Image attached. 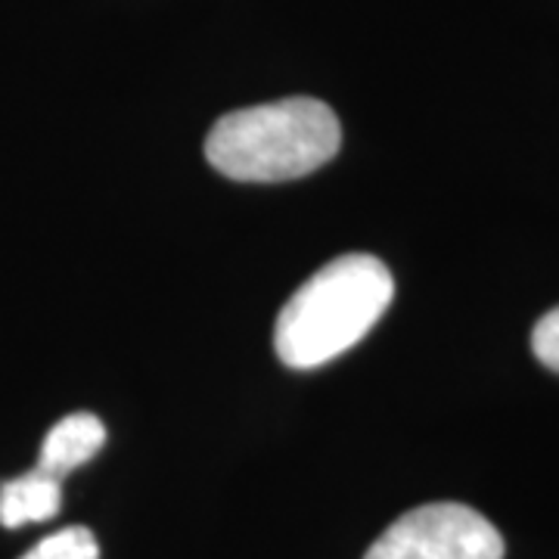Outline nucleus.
<instances>
[{
    "label": "nucleus",
    "mask_w": 559,
    "mask_h": 559,
    "mask_svg": "<svg viewBox=\"0 0 559 559\" xmlns=\"http://www.w3.org/2000/svg\"><path fill=\"white\" fill-rule=\"evenodd\" d=\"M392 296V271L377 255L333 259L280 308L277 358L293 370H314L336 360L380 323Z\"/></svg>",
    "instance_id": "nucleus-1"
},
{
    "label": "nucleus",
    "mask_w": 559,
    "mask_h": 559,
    "mask_svg": "<svg viewBox=\"0 0 559 559\" xmlns=\"http://www.w3.org/2000/svg\"><path fill=\"white\" fill-rule=\"evenodd\" d=\"M340 143V119L326 103L289 97L221 116L205 138V159L230 180L280 183L323 168Z\"/></svg>",
    "instance_id": "nucleus-2"
},
{
    "label": "nucleus",
    "mask_w": 559,
    "mask_h": 559,
    "mask_svg": "<svg viewBox=\"0 0 559 559\" xmlns=\"http://www.w3.org/2000/svg\"><path fill=\"white\" fill-rule=\"evenodd\" d=\"M364 559H503V538L466 503H426L392 522Z\"/></svg>",
    "instance_id": "nucleus-3"
},
{
    "label": "nucleus",
    "mask_w": 559,
    "mask_h": 559,
    "mask_svg": "<svg viewBox=\"0 0 559 559\" xmlns=\"http://www.w3.org/2000/svg\"><path fill=\"white\" fill-rule=\"evenodd\" d=\"M103 444H106V426L100 417L84 414V411L69 414L47 432V439L40 444L38 469L62 481V476L84 466L91 457H97Z\"/></svg>",
    "instance_id": "nucleus-4"
},
{
    "label": "nucleus",
    "mask_w": 559,
    "mask_h": 559,
    "mask_svg": "<svg viewBox=\"0 0 559 559\" xmlns=\"http://www.w3.org/2000/svg\"><path fill=\"white\" fill-rule=\"evenodd\" d=\"M62 481L47 476L44 469H32L20 479L0 485V525L22 528L28 522H47L60 513Z\"/></svg>",
    "instance_id": "nucleus-5"
},
{
    "label": "nucleus",
    "mask_w": 559,
    "mask_h": 559,
    "mask_svg": "<svg viewBox=\"0 0 559 559\" xmlns=\"http://www.w3.org/2000/svg\"><path fill=\"white\" fill-rule=\"evenodd\" d=\"M22 559H100V544L91 528L69 525L57 535L38 540Z\"/></svg>",
    "instance_id": "nucleus-6"
},
{
    "label": "nucleus",
    "mask_w": 559,
    "mask_h": 559,
    "mask_svg": "<svg viewBox=\"0 0 559 559\" xmlns=\"http://www.w3.org/2000/svg\"><path fill=\"white\" fill-rule=\"evenodd\" d=\"M532 352L535 358L559 373V308L547 311L532 330Z\"/></svg>",
    "instance_id": "nucleus-7"
}]
</instances>
